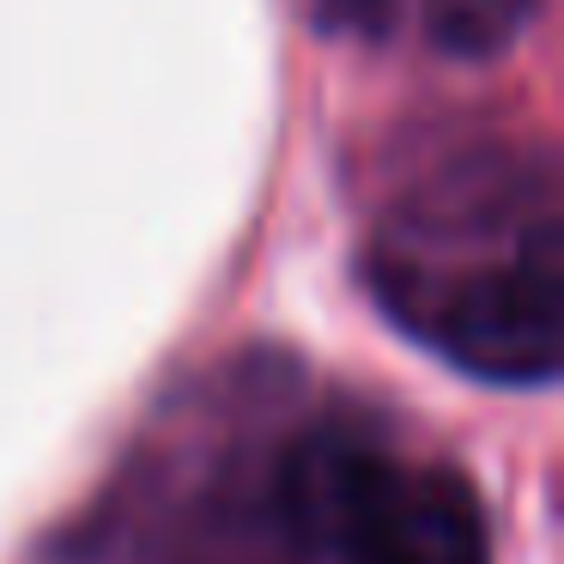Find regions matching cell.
<instances>
[{"mask_svg": "<svg viewBox=\"0 0 564 564\" xmlns=\"http://www.w3.org/2000/svg\"><path fill=\"white\" fill-rule=\"evenodd\" d=\"M534 13L540 0H431L425 25L449 62H491L534 25Z\"/></svg>", "mask_w": 564, "mask_h": 564, "instance_id": "obj_4", "label": "cell"}, {"mask_svg": "<svg viewBox=\"0 0 564 564\" xmlns=\"http://www.w3.org/2000/svg\"><path fill=\"white\" fill-rule=\"evenodd\" d=\"M334 564H486V522L462 479L394 467Z\"/></svg>", "mask_w": 564, "mask_h": 564, "instance_id": "obj_2", "label": "cell"}, {"mask_svg": "<svg viewBox=\"0 0 564 564\" xmlns=\"http://www.w3.org/2000/svg\"><path fill=\"white\" fill-rule=\"evenodd\" d=\"M394 474V462L365 437L346 431H316L304 437L280 467V510L304 546L328 552L352 534V522L365 516V503L382 491V479Z\"/></svg>", "mask_w": 564, "mask_h": 564, "instance_id": "obj_3", "label": "cell"}, {"mask_svg": "<svg viewBox=\"0 0 564 564\" xmlns=\"http://www.w3.org/2000/svg\"><path fill=\"white\" fill-rule=\"evenodd\" d=\"M382 292L413 304V328L486 382H546L558 370V225H534L510 256L467 273L389 268Z\"/></svg>", "mask_w": 564, "mask_h": 564, "instance_id": "obj_1", "label": "cell"}]
</instances>
